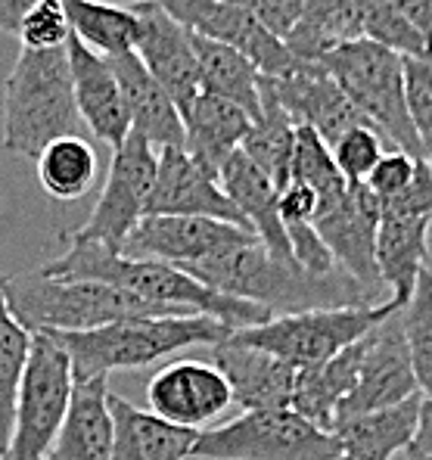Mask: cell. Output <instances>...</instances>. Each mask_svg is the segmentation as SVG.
I'll list each match as a JSON object with an SVG mask.
<instances>
[{"instance_id": "14", "label": "cell", "mask_w": 432, "mask_h": 460, "mask_svg": "<svg viewBox=\"0 0 432 460\" xmlns=\"http://www.w3.org/2000/svg\"><path fill=\"white\" fill-rule=\"evenodd\" d=\"M187 31L240 50L268 78H280L299 63L283 38L271 35L249 10L231 0H159Z\"/></svg>"}, {"instance_id": "9", "label": "cell", "mask_w": 432, "mask_h": 460, "mask_svg": "<svg viewBox=\"0 0 432 460\" xmlns=\"http://www.w3.org/2000/svg\"><path fill=\"white\" fill-rule=\"evenodd\" d=\"M72 389H75V376H72L69 355L47 333H35L4 460H47L69 411Z\"/></svg>"}, {"instance_id": "7", "label": "cell", "mask_w": 432, "mask_h": 460, "mask_svg": "<svg viewBox=\"0 0 432 460\" xmlns=\"http://www.w3.org/2000/svg\"><path fill=\"white\" fill-rule=\"evenodd\" d=\"M392 311H401V305L392 299L380 302V305L295 311V314L268 317L265 323H255V327L234 330L231 342L271 351L293 367H314V364L339 355L364 333H370Z\"/></svg>"}, {"instance_id": "19", "label": "cell", "mask_w": 432, "mask_h": 460, "mask_svg": "<svg viewBox=\"0 0 432 460\" xmlns=\"http://www.w3.org/2000/svg\"><path fill=\"white\" fill-rule=\"evenodd\" d=\"M66 53H69L72 91H75L81 121H84V128H91L93 137L116 150L121 140L131 134V119H128L125 97H121L110 57L91 50L75 35H69Z\"/></svg>"}, {"instance_id": "48", "label": "cell", "mask_w": 432, "mask_h": 460, "mask_svg": "<svg viewBox=\"0 0 432 460\" xmlns=\"http://www.w3.org/2000/svg\"><path fill=\"white\" fill-rule=\"evenodd\" d=\"M336 460H352V457H346V455H342V457H336Z\"/></svg>"}, {"instance_id": "26", "label": "cell", "mask_w": 432, "mask_h": 460, "mask_svg": "<svg viewBox=\"0 0 432 460\" xmlns=\"http://www.w3.org/2000/svg\"><path fill=\"white\" fill-rule=\"evenodd\" d=\"M184 150L206 168L212 178L221 174L231 155L240 150L252 128V115L240 110L231 100H221L215 93H197L184 112Z\"/></svg>"}, {"instance_id": "37", "label": "cell", "mask_w": 432, "mask_h": 460, "mask_svg": "<svg viewBox=\"0 0 432 460\" xmlns=\"http://www.w3.org/2000/svg\"><path fill=\"white\" fill-rule=\"evenodd\" d=\"M357 19H361V35L374 44H383L401 57H423L432 47L423 40L420 31L392 6V0H352Z\"/></svg>"}, {"instance_id": "28", "label": "cell", "mask_w": 432, "mask_h": 460, "mask_svg": "<svg viewBox=\"0 0 432 460\" xmlns=\"http://www.w3.org/2000/svg\"><path fill=\"white\" fill-rule=\"evenodd\" d=\"M357 367H361V340L342 349L330 361L314 364V367H299L289 408L305 417V420H312L314 426H321V429L333 432L336 408L355 389Z\"/></svg>"}, {"instance_id": "18", "label": "cell", "mask_w": 432, "mask_h": 460, "mask_svg": "<svg viewBox=\"0 0 432 460\" xmlns=\"http://www.w3.org/2000/svg\"><path fill=\"white\" fill-rule=\"evenodd\" d=\"M146 215H202V218L231 221L252 230L246 215L218 184V178H212L184 146L159 150L156 184L146 202Z\"/></svg>"}, {"instance_id": "43", "label": "cell", "mask_w": 432, "mask_h": 460, "mask_svg": "<svg viewBox=\"0 0 432 460\" xmlns=\"http://www.w3.org/2000/svg\"><path fill=\"white\" fill-rule=\"evenodd\" d=\"M231 4L252 13V16L259 19L271 35L287 38L289 31H293V25H295V19H299L302 4H305V0H231Z\"/></svg>"}, {"instance_id": "34", "label": "cell", "mask_w": 432, "mask_h": 460, "mask_svg": "<svg viewBox=\"0 0 432 460\" xmlns=\"http://www.w3.org/2000/svg\"><path fill=\"white\" fill-rule=\"evenodd\" d=\"M31 330L10 311L4 293V277H0V460L10 448L13 417H16V398L22 385L25 364L31 351Z\"/></svg>"}, {"instance_id": "12", "label": "cell", "mask_w": 432, "mask_h": 460, "mask_svg": "<svg viewBox=\"0 0 432 460\" xmlns=\"http://www.w3.org/2000/svg\"><path fill=\"white\" fill-rule=\"evenodd\" d=\"M252 243H259L255 230L231 221L202 218V215H146L125 240L121 255L156 259L181 268L202 259H218Z\"/></svg>"}, {"instance_id": "39", "label": "cell", "mask_w": 432, "mask_h": 460, "mask_svg": "<svg viewBox=\"0 0 432 460\" xmlns=\"http://www.w3.org/2000/svg\"><path fill=\"white\" fill-rule=\"evenodd\" d=\"M330 153H333L336 168H339V174L348 184H364L386 150H383V134L376 128L355 125L346 134H339V140L330 146Z\"/></svg>"}, {"instance_id": "30", "label": "cell", "mask_w": 432, "mask_h": 460, "mask_svg": "<svg viewBox=\"0 0 432 460\" xmlns=\"http://www.w3.org/2000/svg\"><path fill=\"white\" fill-rule=\"evenodd\" d=\"M261 97V112L252 119L246 140L240 150L274 181L277 190L289 184V162H293V146H295V125L287 112H283L280 100L274 93V84L268 75H261L259 84Z\"/></svg>"}, {"instance_id": "38", "label": "cell", "mask_w": 432, "mask_h": 460, "mask_svg": "<svg viewBox=\"0 0 432 460\" xmlns=\"http://www.w3.org/2000/svg\"><path fill=\"white\" fill-rule=\"evenodd\" d=\"M404 91H408V115L420 140L423 162L432 168V50L423 57H404Z\"/></svg>"}, {"instance_id": "16", "label": "cell", "mask_w": 432, "mask_h": 460, "mask_svg": "<svg viewBox=\"0 0 432 460\" xmlns=\"http://www.w3.org/2000/svg\"><path fill=\"white\" fill-rule=\"evenodd\" d=\"M134 13L140 19V38L134 53L150 69L174 100L181 112L199 93V66L193 50V35L159 4V0H134Z\"/></svg>"}, {"instance_id": "21", "label": "cell", "mask_w": 432, "mask_h": 460, "mask_svg": "<svg viewBox=\"0 0 432 460\" xmlns=\"http://www.w3.org/2000/svg\"><path fill=\"white\" fill-rule=\"evenodd\" d=\"M112 72L125 97V110L131 119V131L150 140L156 150L165 146H184V119L168 91L150 75L137 53H121V57H110Z\"/></svg>"}, {"instance_id": "47", "label": "cell", "mask_w": 432, "mask_h": 460, "mask_svg": "<svg viewBox=\"0 0 432 460\" xmlns=\"http://www.w3.org/2000/svg\"><path fill=\"white\" fill-rule=\"evenodd\" d=\"M40 0H0V31L16 38V29H19V19L38 6Z\"/></svg>"}, {"instance_id": "10", "label": "cell", "mask_w": 432, "mask_h": 460, "mask_svg": "<svg viewBox=\"0 0 432 460\" xmlns=\"http://www.w3.org/2000/svg\"><path fill=\"white\" fill-rule=\"evenodd\" d=\"M159 153L146 137L131 131L112 150L110 174L100 190L91 218L78 230H72L69 240L75 243H103V246L121 252L131 230L146 218L153 184H156Z\"/></svg>"}, {"instance_id": "27", "label": "cell", "mask_w": 432, "mask_h": 460, "mask_svg": "<svg viewBox=\"0 0 432 460\" xmlns=\"http://www.w3.org/2000/svg\"><path fill=\"white\" fill-rule=\"evenodd\" d=\"M420 408L423 395L417 392V395L389 404V408H376L336 423L333 432L342 445V455L352 460H392L414 438L417 423H420Z\"/></svg>"}, {"instance_id": "5", "label": "cell", "mask_w": 432, "mask_h": 460, "mask_svg": "<svg viewBox=\"0 0 432 460\" xmlns=\"http://www.w3.org/2000/svg\"><path fill=\"white\" fill-rule=\"evenodd\" d=\"M4 293L10 311L31 330H91L103 323L131 321V317L184 314L178 308L140 299L103 280H78V277H50L44 270L4 277Z\"/></svg>"}, {"instance_id": "36", "label": "cell", "mask_w": 432, "mask_h": 460, "mask_svg": "<svg viewBox=\"0 0 432 460\" xmlns=\"http://www.w3.org/2000/svg\"><path fill=\"white\" fill-rule=\"evenodd\" d=\"M289 181H302L317 193V202L330 199V196L342 193L348 187V181L339 174L333 162L330 146L321 140V134L312 131L305 125H295V146H293V162H289Z\"/></svg>"}, {"instance_id": "15", "label": "cell", "mask_w": 432, "mask_h": 460, "mask_svg": "<svg viewBox=\"0 0 432 460\" xmlns=\"http://www.w3.org/2000/svg\"><path fill=\"white\" fill-rule=\"evenodd\" d=\"M146 404L162 420L202 429L234 404L231 383L215 364L181 358L159 370L146 385Z\"/></svg>"}, {"instance_id": "1", "label": "cell", "mask_w": 432, "mask_h": 460, "mask_svg": "<svg viewBox=\"0 0 432 460\" xmlns=\"http://www.w3.org/2000/svg\"><path fill=\"white\" fill-rule=\"evenodd\" d=\"M40 270L50 277H78V280L112 283V287L128 289V293L140 296V299L178 308L184 314L221 317L234 330L255 327V323H265L271 317L268 308L218 293V289L206 287V283L187 274V270H181L178 265L156 259H131V255H121L116 249L103 246V243L69 240V249L59 259L40 265Z\"/></svg>"}, {"instance_id": "11", "label": "cell", "mask_w": 432, "mask_h": 460, "mask_svg": "<svg viewBox=\"0 0 432 460\" xmlns=\"http://www.w3.org/2000/svg\"><path fill=\"white\" fill-rule=\"evenodd\" d=\"M314 230L330 249L333 261L352 274L370 299L380 305L389 289L376 268V230H380V199L367 184H348L342 193L317 202Z\"/></svg>"}, {"instance_id": "41", "label": "cell", "mask_w": 432, "mask_h": 460, "mask_svg": "<svg viewBox=\"0 0 432 460\" xmlns=\"http://www.w3.org/2000/svg\"><path fill=\"white\" fill-rule=\"evenodd\" d=\"M414 172H417V159L395 146L392 153H383V159L376 162L374 172L367 174V181H364V184L370 187V193H374L376 199L386 202V199H392V196L401 193L404 187L414 181Z\"/></svg>"}, {"instance_id": "2", "label": "cell", "mask_w": 432, "mask_h": 460, "mask_svg": "<svg viewBox=\"0 0 432 460\" xmlns=\"http://www.w3.org/2000/svg\"><path fill=\"white\" fill-rule=\"evenodd\" d=\"M181 270L193 274L218 293L268 308L271 317L312 308L376 305L367 296V289L339 265L327 270V274H314V270H305L302 265H287V261L271 259L261 243L240 246L227 255H218V259L181 265Z\"/></svg>"}, {"instance_id": "8", "label": "cell", "mask_w": 432, "mask_h": 460, "mask_svg": "<svg viewBox=\"0 0 432 460\" xmlns=\"http://www.w3.org/2000/svg\"><path fill=\"white\" fill-rule=\"evenodd\" d=\"M193 457L199 460H336L342 445L293 408L242 411L234 420L199 429Z\"/></svg>"}, {"instance_id": "23", "label": "cell", "mask_w": 432, "mask_h": 460, "mask_svg": "<svg viewBox=\"0 0 432 460\" xmlns=\"http://www.w3.org/2000/svg\"><path fill=\"white\" fill-rule=\"evenodd\" d=\"M432 215H408L380 208V230H376V268L389 289V299L408 305L417 289V277L427 265V236Z\"/></svg>"}, {"instance_id": "22", "label": "cell", "mask_w": 432, "mask_h": 460, "mask_svg": "<svg viewBox=\"0 0 432 460\" xmlns=\"http://www.w3.org/2000/svg\"><path fill=\"white\" fill-rule=\"evenodd\" d=\"M218 184L225 187V193L234 199V206L246 215V221L252 225L259 243L265 246V252L277 261L295 265L293 249H289V236L283 230L280 221V190L274 187V181L255 165L242 150H236L231 159L221 165Z\"/></svg>"}, {"instance_id": "46", "label": "cell", "mask_w": 432, "mask_h": 460, "mask_svg": "<svg viewBox=\"0 0 432 460\" xmlns=\"http://www.w3.org/2000/svg\"><path fill=\"white\" fill-rule=\"evenodd\" d=\"M404 451H408V460H432V402H427V398H423L417 432Z\"/></svg>"}, {"instance_id": "29", "label": "cell", "mask_w": 432, "mask_h": 460, "mask_svg": "<svg viewBox=\"0 0 432 460\" xmlns=\"http://www.w3.org/2000/svg\"><path fill=\"white\" fill-rule=\"evenodd\" d=\"M193 50H197L199 66V91L215 93L221 100H231V103H236L255 119L261 112V72L255 69L252 59H246L240 50L221 44V40L202 35H193Z\"/></svg>"}, {"instance_id": "25", "label": "cell", "mask_w": 432, "mask_h": 460, "mask_svg": "<svg viewBox=\"0 0 432 460\" xmlns=\"http://www.w3.org/2000/svg\"><path fill=\"white\" fill-rule=\"evenodd\" d=\"M112 460H187L193 457L199 429L174 426L153 411L134 408L128 398L110 392Z\"/></svg>"}, {"instance_id": "33", "label": "cell", "mask_w": 432, "mask_h": 460, "mask_svg": "<svg viewBox=\"0 0 432 460\" xmlns=\"http://www.w3.org/2000/svg\"><path fill=\"white\" fill-rule=\"evenodd\" d=\"M38 181L53 199L78 202L97 187V150L81 134L57 137L38 155Z\"/></svg>"}, {"instance_id": "4", "label": "cell", "mask_w": 432, "mask_h": 460, "mask_svg": "<svg viewBox=\"0 0 432 460\" xmlns=\"http://www.w3.org/2000/svg\"><path fill=\"white\" fill-rule=\"evenodd\" d=\"M66 47L19 50L4 87V150L38 159L57 137L81 134Z\"/></svg>"}, {"instance_id": "44", "label": "cell", "mask_w": 432, "mask_h": 460, "mask_svg": "<svg viewBox=\"0 0 432 460\" xmlns=\"http://www.w3.org/2000/svg\"><path fill=\"white\" fill-rule=\"evenodd\" d=\"M280 221L283 225H312L317 212V193L302 181H289L280 190Z\"/></svg>"}, {"instance_id": "32", "label": "cell", "mask_w": 432, "mask_h": 460, "mask_svg": "<svg viewBox=\"0 0 432 460\" xmlns=\"http://www.w3.org/2000/svg\"><path fill=\"white\" fill-rule=\"evenodd\" d=\"M69 29L78 40L103 57H121L137 47L140 19L131 4L106 0H63Z\"/></svg>"}, {"instance_id": "45", "label": "cell", "mask_w": 432, "mask_h": 460, "mask_svg": "<svg viewBox=\"0 0 432 460\" xmlns=\"http://www.w3.org/2000/svg\"><path fill=\"white\" fill-rule=\"evenodd\" d=\"M392 6L432 47V0H392Z\"/></svg>"}, {"instance_id": "42", "label": "cell", "mask_w": 432, "mask_h": 460, "mask_svg": "<svg viewBox=\"0 0 432 460\" xmlns=\"http://www.w3.org/2000/svg\"><path fill=\"white\" fill-rule=\"evenodd\" d=\"M289 236V249H293L295 265H302L305 270H314V274H327V270L336 268L330 249L323 246V240L317 236L314 225H283Z\"/></svg>"}, {"instance_id": "3", "label": "cell", "mask_w": 432, "mask_h": 460, "mask_svg": "<svg viewBox=\"0 0 432 460\" xmlns=\"http://www.w3.org/2000/svg\"><path fill=\"white\" fill-rule=\"evenodd\" d=\"M69 355L72 376H110L112 370H137L190 345H218L234 327L212 314H159L103 323L91 330H40Z\"/></svg>"}, {"instance_id": "13", "label": "cell", "mask_w": 432, "mask_h": 460, "mask_svg": "<svg viewBox=\"0 0 432 460\" xmlns=\"http://www.w3.org/2000/svg\"><path fill=\"white\" fill-rule=\"evenodd\" d=\"M414 367H410L408 342H404L401 311L383 317L370 333L361 336V367H357L355 389L336 408V423L348 417L367 414L376 408H389L404 398L417 395ZM333 423V429H336Z\"/></svg>"}, {"instance_id": "24", "label": "cell", "mask_w": 432, "mask_h": 460, "mask_svg": "<svg viewBox=\"0 0 432 460\" xmlns=\"http://www.w3.org/2000/svg\"><path fill=\"white\" fill-rule=\"evenodd\" d=\"M110 376L75 380L66 420L47 460H112Z\"/></svg>"}, {"instance_id": "35", "label": "cell", "mask_w": 432, "mask_h": 460, "mask_svg": "<svg viewBox=\"0 0 432 460\" xmlns=\"http://www.w3.org/2000/svg\"><path fill=\"white\" fill-rule=\"evenodd\" d=\"M401 323L417 389L427 402H432V268H423L417 277L414 296L401 308Z\"/></svg>"}, {"instance_id": "6", "label": "cell", "mask_w": 432, "mask_h": 460, "mask_svg": "<svg viewBox=\"0 0 432 460\" xmlns=\"http://www.w3.org/2000/svg\"><path fill=\"white\" fill-rule=\"evenodd\" d=\"M317 63L336 78L352 106L380 134L414 159H423L420 140L408 115V91H404V57L367 38L330 50Z\"/></svg>"}, {"instance_id": "31", "label": "cell", "mask_w": 432, "mask_h": 460, "mask_svg": "<svg viewBox=\"0 0 432 460\" xmlns=\"http://www.w3.org/2000/svg\"><path fill=\"white\" fill-rule=\"evenodd\" d=\"M357 38L364 35L352 0H305L283 44L299 59H321L330 50Z\"/></svg>"}, {"instance_id": "40", "label": "cell", "mask_w": 432, "mask_h": 460, "mask_svg": "<svg viewBox=\"0 0 432 460\" xmlns=\"http://www.w3.org/2000/svg\"><path fill=\"white\" fill-rule=\"evenodd\" d=\"M69 19H66L63 0H40L19 19L16 38L22 40L25 50H57L69 44Z\"/></svg>"}, {"instance_id": "17", "label": "cell", "mask_w": 432, "mask_h": 460, "mask_svg": "<svg viewBox=\"0 0 432 460\" xmlns=\"http://www.w3.org/2000/svg\"><path fill=\"white\" fill-rule=\"evenodd\" d=\"M271 84L283 112L293 119V125L312 128V131L321 134L327 146H333L339 134H346L348 128L370 125L317 59H299L287 75L271 78Z\"/></svg>"}, {"instance_id": "20", "label": "cell", "mask_w": 432, "mask_h": 460, "mask_svg": "<svg viewBox=\"0 0 432 460\" xmlns=\"http://www.w3.org/2000/svg\"><path fill=\"white\" fill-rule=\"evenodd\" d=\"M215 367L231 383L234 404L240 411H265V408H289L299 367L271 355V351L236 345L231 340L215 345Z\"/></svg>"}]
</instances>
